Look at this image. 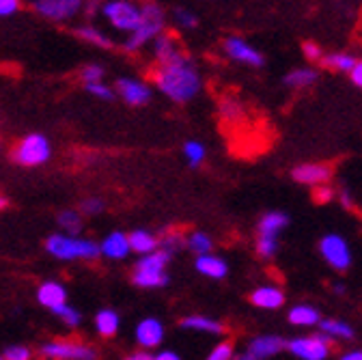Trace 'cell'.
Here are the masks:
<instances>
[{"mask_svg":"<svg viewBox=\"0 0 362 360\" xmlns=\"http://www.w3.org/2000/svg\"><path fill=\"white\" fill-rule=\"evenodd\" d=\"M151 78L158 91L175 104H186L194 100L203 86L201 74L188 54L179 57L170 63L158 65Z\"/></svg>","mask_w":362,"mask_h":360,"instance_id":"obj_1","label":"cell"},{"mask_svg":"<svg viewBox=\"0 0 362 360\" xmlns=\"http://www.w3.org/2000/svg\"><path fill=\"white\" fill-rule=\"evenodd\" d=\"M164 26H166V16L160 5L156 3L141 5V22L132 33H127V39L123 41V50L127 54L141 52L147 43H151L160 33H164Z\"/></svg>","mask_w":362,"mask_h":360,"instance_id":"obj_2","label":"cell"},{"mask_svg":"<svg viewBox=\"0 0 362 360\" xmlns=\"http://www.w3.org/2000/svg\"><path fill=\"white\" fill-rule=\"evenodd\" d=\"M170 252L164 248H156L147 255H141L139 263L134 265L132 272V281L143 287V289H158V287H166L168 285V272L166 267L170 263Z\"/></svg>","mask_w":362,"mask_h":360,"instance_id":"obj_3","label":"cell"},{"mask_svg":"<svg viewBox=\"0 0 362 360\" xmlns=\"http://www.w3.org/2000/svg\"><path fill=\"white\" fill-rule=\"evenodd\" d=\"M48 250L59 261H95L100 257V244L71 233H54L45 240Z\"/></svg>","mask_w":362,"mask_h":360,"instance_id":"obj_4","label":"cell"},{"mask_svg":"<svg viewBox=\"0 0 362 360\" xmlns=\"http://www.w3.org/2000/svg\"><path fill=\"white\" fill-rule=\"evenodd\" d=\"M11 158L16 164L22 166H41L52 158V143L43 134H28L11 151Z\"/></svg>","mask_w":362,"mask_h":360,"instance_id":"obj_5","label":"cell"},{"mask_svg":"<svg viewBox=\"0 0 362 360\" xmlns=\"http://www.w3.org/2000/svg\"><path fill=\"white\" fill-rule=\"evenodd\" d=\"M100 16L119 33H132L141 22V5L134 0H104Z\"/></svg>","mask_w":362,"mask_h":360,"instance_id":"obj_6","label":"cell"},{"mask_svg":"<svg viewBox=\"0 0 362 360\" xmlns=\"http://www.w3.org/2000/svg\"><path fill=\"white\" fill-rule=\"evenodd\" d=\"M39 354L45 358H52V360H93V358H98L95 347L74 341V339L48 341L39 347Z\"/></svg>","mask_w":362,"mask_h":360,"instance_id":"obj_7","label":"cell"},{"mask_svg":"<svg viewBox=\"0 0 362 360\" xmlns=\"http://www.w3.org/2000/svg\"><path fill=\"white\" fill-rule=\"evenodd\" d=\"M84 0H33V11L50 22L74 20L82 11Z\"/></svg>","mask_w":362,"mask_h":360,"instance_id":"obj_8","label":"cell"},{"mask_svg":"<svg viewBox=\"0 0 362 360\" xmlns=\"http://www.w3.org/2000/svg\"><path fill=\"white\" fill-rule=\"evenodd\" d=\"M285 347L302 358V360H324L330 354V343H328V335H315V337H300L293 339L289 343H285Z\"/></svg>","mask_w":362,"mask_h":360,"instance_id":"obj_9","label":"cell"},{"mask_svg":"<svg viewBox=\"0 0 362 360\" xmlns=\"http://www.w3.org/2000/svg\"><path fill=\"white\" fill-rule=\"evenodd\" d=\"M115 93L127 104V106H147L153 98V88L143 82V80H134V78H121L117 80V86H115Z\"/></svg>","mask_w":362,"mask_h":360,"instance_id":"obj_10","label":"cell"},{"mask_svg":"<svg viewBox=\"0 0 362 360\" xmlns=\"http://www.w3.org/2000/svg\"><path fill=\"white\" fill-rule=\"evenodd\" d=\"M320 250L324 255V259L337 267V269H347L349 263H351V252H349V246L343 238L339 236H326L320 244Z\"/></svg>","mask_w":362,"mask_h":360,"instance_id":"obj_11","label":"cell"},{"mask_svg":"<svg viewBox=\"0 0 362 360\" xmlns=\"http://www.w3.org/2000/svg\"><path fill=\"white\" fill-rule=\"evenodd\" d=\"M224 52L229 59L244 63V65H252V67H261L263 65V57L259 50H255L248 41H244L242 37H229L224 39Z\"/></svg>","mask_w":362,"mask_h":360,"instance_id":"obj_12","label":"cell"},{"mask_svg":"<svg viewBox=\"0 0 362 360\" xmlns=\"http://www.w3.org/2000/svg\"><path fill=\"white\" fill-rule=\"evenodd\" d=\"M134 337L143 349H158L164 341V324L156 318H145L136 326Z\"/></svg>","mask_w":362,"mask_h":360,"instance_id":"obj_13","label":"cell"},{"mask_svg":"<svg viewBox=\"0 0 362 360\" xmlns=\"http://www.w3.org/2000/svg\"><path fill=\"white\" fill-rule=\"evenodd\" d=\"M281 349H285V341L281 337H272V335H263L250 341L248 349L242 354V358L246 360H263L269 356H276Z\"/></svg>","mask_w":362,"mask_h":360,"instance_id":"obj_14","label":"cell"},{"mask_svg":"<svg viewBox=\"0 0 362 360\" xmlns=\"http://www.w3.org/2000/svg\"><path fill=\"white\" fill-rule=\"evenodd\" d=\"M194 267L197 272L205 279H211V281H220L229 274V265L226 261L214 252H203V255H197V261H194Z\"/></svg>","mask_w":362,"mask_h":360,"instance_id":"obj_15","label":"cell"},{"mask_svg":"<svg viewBox=\"0 0 362 360\" xmlns=\"http://www.w3.org/2000/svg\"><path fill=\"white\" fill-rule=\"evenodd\" d=\"M151 48H153V59L158 65H164V63H170L179 57H184L186 52L181 50V46L177 43V39L173 35H166V33H160L153 41H151Z\"/></svg>","mask_w":362,"mask_h":360,"instance_id":"obj_16","label":"cell"},{"mask_svg":"<svg viewBox=\"0 0 362 360\" xmlns=\"http://www.w3.org/2000/svg\"><path fill=\"white\" fill-rule=\"evenodd\" d=\"M129 252H132V248H129V238H127V233H123V231H112V233H108V236L102 240V244H100V255H104V257L110 259V261H123V259H127Z\"/></svg>","mask_w":362,"mask_h":360,"instance_id":"obj_17","label":"cell"},{"mask_svg":"<svg viewBox=\"0 0 362 360\" xmlns=\"http://www.w3.org/2000/svg\"><path fill=\"white\" fill-rule=\"evenodd\" d=\"M37 302L48 310H54L57 306L67 302V289L59 281H43L37 287Z\"/></svg>","mask_w":362,"mask_h":360,"instance_id":"obj_18","label":"cell"},{"mask_svg":"<svg viewBox=\"0 0 362 360\" xmlns=\"http://www.w3.org/2000/svg\"><path fill=\"white\" fill-rule=\"evenodd\" d=\"M332 170L324 164H300L293 168V179L306 186H322L330 179Z\"/></svg>","mask_w":362,"mask_h":360,"instance_id":"obj_19","label":"cell"},{"mask_svg":"<svg viewBox=\"0 0 362 360\" xmlns=\"http://www.w3.org/2000/svg\"><path fill=\"white\" fill-rule=\"evenodd\" d=\"M218 112L224 125H240L246 119V106L233 98V95H224L218 104Z\"/></svg>","mask_w":362,"mask_h":360,"instance_id":"obj_20","label":"cell"},{"mask_svg":"<svg viewBox=\"0 0 362 360\" xmlns=\"http://www.w3.org/2000/svg\"><path fill=\"white\" fill-rule=\"evenodd\" d=\"M181 328L190 330V332H201V335H222L224 326L214 320L207 318V315H188V318L181 320Z\"/></svg>","mask_w":362,"mask_h":360,"instance_id":"obj_21","label":"cell"},{"mask_svg":"<svg viewBox=\"0 0 362 360\" xmlns=\"http://www.w3.org/2000/svg\"><path fill=\"white\" fill-rule=\"evenodd\" d=\"M250 302H252L255 306H259V308L274 310V308H281V306H283V302H285V294H283L281 289H276V287L265 285V287H259V289H255V291H252Z\"/></svg>","mask_w":362,"mask_h":360,"instance_id":"obj_22","label":"cell"},{"mask_svg":"<svg viewBox=\"0 0 362 360\" xmlns=\"http://www.w3.org/2000/svg\"><path fill=\"white\" fill-rule=\"evenodd\" d=\"M76 37L82 39V41H86V43H90V46L102 48V50L115 48V41H112L102 28H98L95 24H88V22L76 28Z\"/></svg>","mask_w":362,"mask_h":360,"instance_id":"obj_23","label":"cell"},{"mask_svg":"<svg viewBox=\"0 0 362 360\" xmlns=\"http://www.w3.org/2000/svg\"><path fill=\"white\" fill-rule=\"evenodd\" d=\"M121 328V318L119 313L112 310V308H102L98 315H95V330L100 337H115Z\"/></svg>","mask_w":362,"mask_h":360,"instance_id":"obj_24","label":"cell"},{"mask_svg":"<svg viewBox=\"0 0 362 360\" xmlns=\"http://www.w3.org/2000/svg\"><path fill=\"white\" fill-rule=\"evenodd\" d=\"M127 238H129V248L136 255H147L158 248V236H153L147 229H136L127 233Z\"/></svg>","mask_w":362,"mask_h":360,"instance_id":"obj_25","label":"cell"},{"mask_svg":"<svg viewBox=\"0 0 362 360\" xmlns=\"http://www.w3.org/2000/svg\"><path fill=\"white\" fill-rule=\"evenodd\" d=\"M289 224V216L283 211H267L261 220H259V233L265 236H276Z\"/></svg>","mask_w":362,"mask_h":360,"instance_id":"obj_26","label":"cell"},{"mask_svg":"<svg viewBox=\"0 0 362 360\" xmlns=\"http://www.w3.org/2000/svg\"><path fill=\"white\" fill-rule=\"evenodd\" d=\"M57 224L63 229V233L80 236V231L84 227V216L80 214V209H63L57 216Z\"/></svg>","mask_w":362,"mask_h":360,"instance_id":"obj_27","label":"cell"},{"mask_svg":"<svg viewBox=\"0 0 362 360\" xmlns=\"http://www.w3.org/2000/svg\"><path fill=\"white\" fill-rule=\"evenodd\" d=\"M289 322L293 326H315V324H320V313H317L313 306L300 304V306H293L291 308Z\"/></svg>","mask_w":362,"mask_h":360,"instance_id":"obj_28","label":"cell"},{"mask_svg":"<svg viewBox=\"0 0 362 360\" xmlns=\"http://www.w3.org/2000/svg\"><path fill=\"white\" fill-rule=\"evenodd\" d=\"M158 246L168 250L170 255H175L177 250L186 248V236L181 233L179 229H164L160 236H158Z\"/></svg>","mask_w":362,"mask_h":360,"instance_id":"obj_29","label":"cell"},{"mask_svg":"<svg viewBox=\"0 0 362 360\" xmlns=\"http://www.w3.org/2000/svg\"><path fill=\"white\" fill-rule=\"evenodd\" d=\"M186 248L192 250L194 255H203V252H211L214 248V240L205 233V231H192L186 238Z\"/></svg>","mask_w":362,"mask_h":360,"instance_id":"obj_30","label":"cell"},{"mask_svg":"<svg viewBox=\"0 0 362 360\" xmlns=\"http://www.w3.org/2000/svg\"><path fill=\"white\" fill-rule=\"evenodd\" d=\"M315 80H317L315 69H293L285 76V84L289 88H304V86L313 84Z\"/></svg>","mask_w":362,"mask_h":360,"instance_id":"obj_31","label":"cell"},{"mask_svg":"<svg viewBox=\"0 0 362 360\" xmlns=\"http://www.w3.org/2000/svg\"><path fill=\"white\" fill-rule=\"evenodd\" d=\"M52 313L57 315V318H59L65 326H69V328H78V326L82 324V315H80V310L74 308V306H69L67 302L61 304V306H57Z\"/></svg>","mask_w":362,"mask_h":360,"instance_id":"obj_32","label":"cell"},{"mask_svg":"<svg viewBox=\"0 0 362 360\" xmlns=\"http://www.w3.org/2000/svg\"><path fill=\"white\" fill-rule=\"evenodd\" d=\"M84 84V91L88 95H93L98 100H104V102H110L115 98V88L108 86L104 80H95V82H82Z\"/></svg>","mask_w":362,"mask_h":360,"instance_id":"obj_33","label":"cell"},{"mask_svg":"<svg viewBox=\"0 0 362 360\" xmlns=\"http://www.w3.org/2000/svg\"><path fill=\"white\" fill-rule=\"evenodd\" d=\"M322 332H326L328 337H339V339H354V330L337 320H324L322 322Z\"/></svg>","mask_w":362,"mask_h":360,"instance_id":"obj_34","label":"cell"},{"mask_svg":"<svg viewBox=\"0 0 362 360\" xmlns=\"http://www.w3.org/2000/svg\"><path fill=\"white\" fill-rule=\"evenodd\" d=\"M279 250V238L276 236H265V233H259L257 238V252L263 257V259H272Z\"/></svg>","mask_w":362,"mask_h":360,"instance_id":"obj_35","label":"cell"},{"mask_svg":"<svg viewBox=\"0 0 362 360\" xmlns=\"http://www.w3.org/2000/svg\"><path fill=\"white\" fill-rule=\"evenodd\" d=\"M320 61L324 63V67H332L339 71H351V67L356 65L354 57L349 54H330V57H322Z\"/></svg>","mask_w":362,"mask_h":360,"instance_id":"obj_36","label":"cell"},{"mask_svg":"<svg viewBox=\"0 0 362 360\" xmlns=\"http://www.w3.org/2000/svg\"><path fill=\"white\" fill-rule=\"evenodd\" d=\"M205 153L207 151H205L203 143H199V141H188L184 145V158L188 160L190 166H199L205 160Z\"/></svg>","mask_w":362,"mask_h":360,"instance_id":"obj_37","label":"cell"},{"mask_svg":"<svg viewBox=\"0 0 362 360\" xmlns=\"http://www.w3.org/2000/svg\"><path fill=\"white\" fill-rule=\"evenodd\" d=\"M173 20H175V26L184 28V30H192V28L199 24L197 16H194L190 9H184V7H177V9L173 11Z\"/></svg>","mask_w":362,"mask_h":360,"instance_id":"obj_38","label":"cell"},{"mask_svg":"<svg viewBox=\"0 0 362 360\" xmlns=\"http://www.w3.org/2000/svg\"><path fill=\"white\" fill-rule=\"evenodd\" d=\"M106 209V201L100 197H86L80 201V214L82 216H100Z\"/></svg>","mask_w":362,"mask_h":360,"instance_id":"obj_39","label":"cell"},{"mask_svg":"<svg viewBox=\"0 0 362 360\" xmlns=\"http://www.w3.org/2000/svg\"><path fill=\"white\" fill-rule=\"evenodd\" d=\"M104 76H106V71H104V67H102V65H98V63H88V65H84V67H82V71H80L82 82L104 80Z\"/></svg>","mask_w":362,"mask_h":360,"instance_id":"obj_40","label":"cell"},{"mask_svg":"<svg viewBox=\"0 0 362 360\" xmlns=\"http://www.w3.org/2000/svg\"><path fill=\"white\" fill-rule=\"evenodd\" d=\"M0 356H3L5 360H28L33 354H30V349L26 345H11V347H7Z\"/></svg>","mask_w":362,"mask_h":360,"instance_id":"obj_41","label":"cell"},{"mask_svg":"<svg viewBox=\"0 0 362 360\" xmlns=\"http://www.w3.org/2000/svg\"><path fill=\"white\" fill-rule=\"evenodd\" d=\"M233 358V345L231 343H218L209 352V360H229Z\"/></svg>","mask_w":362,"mask_h":360,"instance_id":"obj_42","label":"cell"},{"mask_svg":"<svg viewBox=\"0 0 362 360\" xmlns=\"http://www.w3.org/2000/svg\"><path fill=\"white\" fill-rule=\"evenodd\" d=\"M102 5H104V0H84L82 11L88 20H95L102 11Z\"/></svg>","mask_w":362,"mask_h":360,"instance_id":"obj_43","label":"cell"},{"mask_svg":"<svg viewBox=\"0 0 362 360\" xmlns=\"http://www.w3.org/2000/svg\"><path fill=\"white\" fill-rule=\"evenodd\" d=\"M20 9V0H0V18H9L18 13Z\"/></svg>","mask_w":362,"mask_h":360,"instance_id":"obj_44","label":"cell"},{"mask_svg":"<svg viewBox=\"0 0 362 360\" xmlns=\"http://www.w3.org/2000/svg\"><path fill=\"white\" fill-rule=\"evenodd\" d=\"M304 54H306V59H310V61H320L324 54H322V48L317 46V43H304Z\"/></svg>","mask_w":362,"mask_h":360,"instance_id":"obj_45","label":"cell"},{"mask_svg":"<svg viewBox=\"0 0 362 360\" xmlns=\"http://www.w3.org/2000/svg\"><path fill=\"white\" fill-rule=\"evenodd\" d=\"M153 360H179V354L173 349H160L153 354Z\"/></svg>","mask_w":362,"mask_h":360,"instance_id":"obj_46","label":"cell"},{"mask_svg":"<svg viewBox=\"0 0 362 360\" xmlns=\"http://www.w3.org/2000/svg\"><path fill=\"white\" fill-rule=\"evenodd\" d=\"M129 360H153V352L151 349H139L129 354Z\"/></svg>","mask_w":362,"mask_h":360,"instance_id":"obj_47","label":"cell"},{"mask_svg":"<svg viewBox=\"0 0 362 360\" xmlns=\"http://www.w3.org/2000/svg\"><path fill=\"white\" fill-rule=\"evenodd\" d=\"M351 80L358 84V86H362V63H356L354 67H351Z\"/></svg>","mask_w":362,"mask_h":360,"instance_id":"obj_48","label":"cell"},{"mask_svg":"<svg viewBox=\"0 0 362 360\" xmlns=\"http://www.w3.org/2000/svg\"><path fill=\"white\" fill-rule=\"evenodd\" d=\"M332 197H334V192H332L330 188H326L324 184H322L320 190H317V201H322V203H324V201H330Z\"/></svg>","mask_w":362,"mask_h":360,"instance_id":"obj_49","label":"cell"},{"mask_svg":"<svg viewBox=\"0 0 362 360\" xmlns=\"http://www.w3.org/2000/svg\"><path fill=\"white\" fill-rule=\"evenodd\" d=\"M343 360H362V349H356V352H347V354H343Z\"/></svg>","mask_w":362,"mask_h":360,"instance_id":"obj_50","label":"cell"},{"mask_svg":"<svg viewBox=\"0 0 362 360\" xmlns=\"http://www.w3.org/2000/svg\"><path fill=\"white\" fill-rule=\"evenodd\" d=\"M341 201H343V205H345V207H354V201H351V197H349V192H347V190L341 194Z\"/></svg>","mask_w":362,"mask_h":360,"instance_id":"obj_51","label":"cell"},{"mask_svg":"<svg viewBox=\"0 0 362 360\" xmlns=\"http://www.w3.org/2000/svg\"><path fill=\"white\" fill-rule=\"evenodd\" d=\"M7 205H9L7 197H5V194H0V211H3V209H7Z\"/></svg>","mask_w":362,"mask_h":360,"instance_id":"obj_52","label":"cell"},{"mask_svg":"<svg viewBox=\"0 0 362 360\" xmlns=\"http://www.w3.org/2000/svg\"><path fill=\"white\" fill-rule=\"evenodd\" d=\"M334 294L343 296V294H345V287H343V285H334Z\"/></svg>","mask_w":362,"mask_h":360,"instance_id":"obj_53","label":"cell"},{"mask_svg":"<svg viewBox=\"0 0 362 360\" xmlns=\"http://www.w3.org/2000/svg\"><path fill=\"white\" fill-rule=\"evenodd\" d=\"M0 358H3V356H0Z\"/></svg>","mask_w":362,"mask_h":360,"instance_id":"obj_54","label":"cell"}]
</instances>
